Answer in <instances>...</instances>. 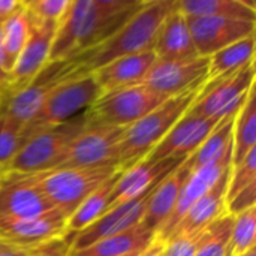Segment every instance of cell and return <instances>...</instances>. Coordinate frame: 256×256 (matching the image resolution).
<instances>
[{
  "label": "cell",
  "mask_w": 256,
  "mask_h": 256,
  "mask_svg": "<svg viewBox=\"0 0 256 256\" xmlns=\"http://www.w3.org/2000/svg\"><path fill=\"white\" fill-rule=\"evenodd\" d=\"M144 0H70L50 51L51 60L74 58L111 38Z\"/></svg>",
  "instance_id": "6da1fadb"
},
{
  "label": "cell",
  "mask_w": 256,
  "mask_h": 256,
  "mask_svg": "<svg viewBox=\"0 0 256 256\" xmlns=\"http://www.w3.org/2000/svg\"><path fill=\"white\" fill-rule=\"evenodd\" d=\"M177 0H152L144 4L105 42L74 57L84 74H93L104 64L126 56L153 51L158 32Z\"/></svg>",
  "instance_id": "7a4b0ae2"
},
{
  "label": "cell",
  "mask_w": 256,
  "mask_h": 256,
  "mask_svg": "<svg viewBox=\"0 0 256 256\" xmlns=\"http://www.w3.org/2000/svg\"><path fill=\"white\" fill-rule=\"evenodd\" d=\"M202 87L204 86L195 87L182 94L168 98L147 116L126 128L118 153L120 168L126 170L146 158L186 114Z\"/></svg>",
  "instance_id": "3957f363"
},
{
  "label": "cell",
  "mask_w": 256,
  "mask_h": 256,
  "mask_svg": "<svg viewBox=\"0 0 256 256\" xmlns=\"http://www.w3.org/2000/svg\"><path fill=\"white\" fill-rule=\"evenodd\" d=\"M90 124L88 110L66 123L45 128L32 135L4 171L39 174L56 170L75 138Z\"/></svg>",
  "instance_id": "277c9868"
},
{
  "label": "cell",
  "mask_w": 256,
  "mask_h": 256,
  "mask_svg": "<svg viewBox=\"0 0 256 256\" xmlns=\"http://www.w3.org/2000/svg\"><path fill=\"white\" fill-rule=\"evenodd\" d=\"M87 75L75 58L51 60L21 90L15 93L0 92V106L10 122L24 128L40 110L51 92L68 80Z\"/></svg>",
  "instance_id": "5b68a950"
},
{
  "label": "cell",
  "mask_w": 256,
  "mask_h": 256,
  "mask_svg": "<svg viewBox=\"0 0 256 256\" xmlns=\"http://www.w3.org/2000/svg\"><path fill=\"white\" fill-rule=\"evenodd\" d=\"M100 94L102 90L93 74L64 81L51 92L36 116L22 128L26 138L28 140L32 135L45 128L57 126L75 118L87 111Z\"/></svg>",
  "instance_id": "8992f818"
},
{
  "label": "cell",
  "mask_w": 256,
  "mask_h": 256,
  "mask_svg": "<svg viewBox=\"0 0 256 256\" xmlns=\"http://www.w3.org/2000/svg\"><path fill=\"white\" fill-rule=\"evenodd\" d=\"M120 170L116 164L76 170H52L39 172V184L51 206L69 218L92 192Z\"/></svg>",
  "instance_id": "52a82bcc"
},
{
  "label": "cell",
  "mask_w": 256,
  "mask_h": 256,
  "mask_svg": "<svg viewBox=\"0 0 256 256\" xmlns=\"http://www.w3.org/2000/svg\"><path fill=\"white\" fill-rule=\"evenodd\" d=\"M255 62H252L234 72L208 80L189 111L218 122L237 114L255 86Z\"/></svg>",
  "instance_id": "ba28073f"
},
{
  "label": "cell",
  "mask_w": 256,
  "mask_h": 256,
  "mask_svg": "<svg viewBox=\"0 0 256 256\" xmlns=\"http://www.w3.org/2000/svg\"><path fill=\"white\" fill-rule=\"evenodd\" d=\"M166 99L144 84L105 92L88 108L90 123L126 129Z\"/></svg>",
  "instance_id": "9c48e42d"
},
{
  "label": "cell",
  "mask_w": 256,
  "mask_h": 256,
  "mask_svg": "<svg viewBox=\"0 0 256 256\" xmlns=\"http://www.w3.org/2000/svg\"><path fill=\"white\" fill-rule=\"evenodd\" d=\"M54 210L45 196L39 174L0 172V225L40 216Z\"/></svg>",
  "instance_id": "30bf717a"
},
{
  "label": "cell",
  "mask_w": 256,
  "mask_h": 256,
  "mask_svg": "<svg viewBox=\"0 0 256 256\" xmlns=\"http://www.w3.org/2000/svg\"><path fill=\"white\" fill-rule=\"evenodd\" d=\"M123 135L124 128L90 123L87 129L70 144L63 160L56 170L92 168L110 164L118 165Z\"/></svg>",
  "instance_id": "8fae6325"
},
{
  "label": "cell",
  "mask_w": 256,
  "mask_h": 256,
  "mask_svg": "<svg viewBox=\"0 0 256 256\" xmlns=\"http://www.w3.org/2000/svg\"><path fill=\"white\" fill-rule=\"evenodd\" d=\"M208 57L201 56L188 60L156 58L141 84L165 98H172L204 86L208 81Z\"/></svg>",
  "instance_id": "7c38bea8"
},
{
  "label": "cell",
  "mask_w": 256,
  "mask_h": 256,
  "mask_svg": "<svg viewBox=\"0 0 256 256\" xmlns=\"http://www.w3.org/2000/svg\"><path fill=\"white\" fill-rule=\"evenodd\" d=\"M154 189L156 186L147 189L146 192H142L141 195L129 201H124L116 207L108 208L98 220H94L92 225H88L87 228H84L82 231L76 232L72 237L70 252L81 250L102 238L124 232L134 226L141 225L146 210H147L150 195L153 194Z\"/></svg>",
  "instance_id": "4fadbf2b"
},
{
  "label": "cell",
  "mask_w": 256,
  "mask_h": 256,
  "mask_svg": "<svg viewBox=\"0 0 256 256\" xmlns=\"http://www.w3.org/2000/svg\"><path fill=\"white\" fill-rule=\"evenodd\" d=\"M198 56L210 57L214 52L255 34L256 22L220 18V16H186Z\"/></svg>",
  "instance_id": "5bb4252c"
},
{
  "label": "cell",
  "mask_w": 256,
  "mask_h": 256,
  "mask_svg": "<svg viewBox=\"0 0 256 256\" xmlns=\"http://www.w3.org/2000/svg\"><path fill=\"white\" fill-rule=\"evenodd\" d=\"M218 124V120L196 116L188 110L186 114L172 126V129L146 158L152 162H159L171 158L188 159L206 141V138Z\"/></svg>",
  "instance_id": "9a60e30c"
},
{
  "label": "cell",
  "mask_w": 256,
  "mask_h": 256,
  "mask_svg": "<svg viewBox=\"0 0 256 256\" xmlns=\"http://www.w3.org/2000/svg\"><path fill=\"white\" fill-rule=\"evenodd\" d=\"M28 18V16H27ZM30 34L14 69L9 74L8 86L3 92L15 93L26 87L50 62V51L58 26L30 21Z\"/></svg>",
  "instance_id": "2e32d148"
},
{
  "label": "cell",
  "mask_w": 256,
  "mask_h": 256,
  "mask_svg": "<svg viewBox=\"0 0 256 256\" xmlns=\"http://www.w3.org/2000/svg\"><path fill=\"white\" fill-rule=\"evenodd\" d=\"M66 224L68 218L54 208L32 219L0 225V242L21 250H30L63 238L66 236Z\"/></svg>",
  "instance_id": "e0dca14e"
},
{
  "label": "cell",
  "mask_w": 256,
  "mask_h": 256,
  "mask_svg": "<svg viewBox=\"0 0 256 256\" xmlns=\"http://www.w3.org/2000/svg\"><path fill=\"white\" fill-rule=\"evenodd\" d=\"M232 165V150L230 153H226L222 159L208 164L194 172L189 174V177L186 178V182L182 186L176 208L171 214V218L168 219V222L165 224V226L158 232L156 240L159 242H166L172 231L176 230V226L180 224V220L184 218V214L189 212V208L206 194L208 192L216 182L220 178V176Z\"/></svg>",
  "instance_id": "ac0fdd59"
},
{
  "label": "cell",
  "mask_w": 256,
  "mask_h": 256,
  "mask_svg": "<svg viewBox=\"0 0 256 256\" xmlns=\"http://www.w3.org/2000/svg\"><path fill=\"white\" fill-rule=\"evenodd\" d=\"M186 159H164L159 162H152L142 158L135 165L122 171L114 190L111 194L110 207H116L124 201H129L150 188L158 186L168 174L176 171Z\"/></svg>",
  "instance_id": "d6986e66"
},
{
  "label": "cell",
  "mask_w": 256,
  "mask_h": 256,
  "mask_svg": "<svg viewBox=\"0 0 256 256\" xmlns=\"http://www.w3.org/2000/svg\"><path fill=\"white\" fill-rule=\"evenodd\" d=\"M158 60H188L198 57L188 18L177 6L164 20L153 48Z\"/></svg>",
  "instance_id": "ffe728a7"
},
{
  "label": "cell",
  "mask_w": 256,
  "mask_h": 256,
  "mask_svg": "<svg viewBox=\"0 0 256 256\" xmlns=\"http://www.w3.org/2000/svg\"><path fill=\"white\" fill-rule=\"evenodd\" d=\"M231 166L220 176L216 184L189 208V212L172 231L171 237L178 234H194L202 231L216 219L226 214V192Z\"/></svg>",
  "instance_id": "44dd1931"
},
{
  "label": "cell",
  "mask_w": 256,
  "mask_h": 256,
  "mask_svg": "<svg viewBox=\"0 0 256 256\" xmlns=\"http://www.w3.org/2000/svg\"><path fill=\"white\" fill-rule=\"evenodd\" d=\"M156 62L154 51H146L134 56L116 58L93 72V76L102 93L141 84L153 63Z\"/></svg>",
  "instance_id": "7402d4cb"
},
{
  "label": "cell",
  "mask_w": 256,
  "mask_h": 256,
  "mask_svg": "<svg viewBox=\"0 0 256 256\" xmlns=\"http://www.w3.org/2000/svg\"><path fill=\"white\" fill-rule=\"evenodd\" d=\"M189 174L190 172L188 171V168L182 164L176 171L168 174L156 186V189L150 195L147 210L141 222V225L146 230L158 236V232L165 226V224L168 222L176 208L182 186L189 177Z\"/></svg>",
  "instance_id": "603a6c76"
},
{
  "label": "cell",
  "mask_w": 256,
  "mask_h": 256,
  "mask_svg": "<svg viewBox=\"0 0 256 256\" xmlns=\"http://www.w3.org/2000/svg\"><path fill=\"white\" fill-rule=\"evenodd\" d=\"M156 236L142 225L134 226L124 232L102 238L81 250L70 252V256H124L146 250Z\"/></svg>",
  "instance_id": "cb8c5ba5"
},
{
  "label": "cell",
  "mask_w": 256,
  "mask_h": 256,
  "mask_svg": "<svg viewBox=\"0 0 256 256\" xmlns=\"http://www.w3.org/2000/svg\"><path fill=\"white\" fill-rule=\"evenodd\" d=\"M123 170H120L118 172H116L112 177H110L105 183H102L94 192H92L76 208L75 212L68 218V224H66V236L64 238L70 243L72 237L82 231L84 228H87L88 225H92L94 220H98L110 207V200H111V194L114 190V186L120 177Z\"/></svg>",
  "instance_id": "d4e9b609"
},
{
  "label": "cell",
  "mask_w": 256,
  "mask_h": 256,
  "mask_svg": "<svg viewBox=\"0 0 256 256\" xmlns=\"http://www.w3.org/2000/svg\"><path fill=\"white\" fill-rule=\"evenodd\" d=\"M234 117L236 114L220 120L219 124L213 129V132L206 138V141L195 150V153L183 162L189 172H194L208 164L222 159L226 153L232 150Z\"/></svg>",
  "instance_id": "484cf974"
},
{
  "label": "cell",
  "mask_w": 256,
  "mask_h": 256,
  "mask_svg": "<svg viewBox=\"0 0 256 256\" xmlns=\"http://www.w3.org/2000/svg\"><path fill=\"white\" fill-rule=\"evenodd\" d=\"M184 16H220L256 22V8L248 0H178Z\"/></svg>",
  "instance_id": "4316f807"
},
{
  "label": "cell",
  "mask_w": 256,
  "mask_h": 256,
  "mask_svg": "<svg viewBox=\"0 0 256 256\" xmlns=\"http://www.w3.org/2000/svg\"><path fill=\"white\" fill-rule=\"evenodd\" d=\"M255 86L250 88L244 104L234 117L232 128V165L242 162L246 154L256 148Z\"/></svg>",
  "instance_id": "83f0119b"
},
{
  "label": "cell",
  "mask_w": 256,
  "mask_h": 256,
  "mask_svg": "<svg viewBox=\"0 0 256 256\" xmlns=\"http://www.w3.org/2000/svg\"><path fill=\"white\" fill-rule=\"evenodd\" d=\"M30 34V22L24 8L10 15L6 21L2 22V48L4 58V69L9 74L14 69L21 51L24 50Z\"/></svg>",
  "instance_id": "f1b7e54d"
},
{
  "label": "cell",
  "mask_w": 256,
  "mask_h": 256,
  "mask_svg": "<svg viewBox=\"0 0 256 256\" xmlns=\"http://www.w3.org/2000/svg\"><path fill=\"white\" fill-rule=\"evenodd\" d=\"M208 80L234 72L255 62V34L248 36L208 57Z\"/></svg>",
  "instance_id": "f546056e"
},
{
  "label": "cell",
  "mask_w": 256,
  "mask_h": 256,
  "mask_svg": "<svg viewBox=\"0 0 256 256\" xmlns=\"http://www.w3.org/2000/svg\"><path fill=\"white\" fill-rule=\"evenodd\" d=\"M234 218L224 214L210 224L202 236L201 244L195 256H230L231 252V231Z\"/></svg>",
  "instance_id": "4dcf8cb0"
},
{
  "label": "cell",
  "mask_w": 256,
  "mask_h": 256,
  "mask_svg": "<svg viewBox=\"0 0 256 256\" xmlns=\"http://www.w3.org/2000/svg\"><path fill=\"white\" fill-rule=\"evenodd\" d=\"M231 231V256L246 254L255 248L256 242V207L232 216Z\"/></svg>",
  "instance_id": "1f68e13d"
},
{
  "label": "cell",
  "mask_w": 256,
  "mask_h": 256,
  "mask_svg": "<svg viewBox=\"0 0 256 256\" xmlns=\"http://www.w3.org/2000/svg\"><path fill=\"white\" fill-rule=\"evenodd\" d=\"M26 141L22 128L10 122L0 106V172L8 168Z\"/></svg>",
  "instance_id": "d6a6232c"
},
{
  "label": "cell",
  "mask_w": 256,
  "mask_h": 256,
  "mask_svg": "<svg viewBox=\"0 0 256 256\" xmlns=\"http://www.w3.org/2000/svg\"><path fill=\"white\" fill-rule=\"evenodd\" d=\"M70 6V0H28L22 2V8L33 22L58 26Z\"/></svg>",
  "instance_id": "836d02e7"
},
{
  "label": "cell",
  "mask_w": 256,
  "mask_h": 256,
  "mask_svg": "<svg viewBox=\"0 0 256 256\" xmlns=\"http://www.w3.org/2000/svg\"><path fill=\"white\" fill-rule=\"evenodd\" d=\"M252 183H256V148L250 150L242 162L231 166L226 200L232 198L237 192Z\"/></svg>",
  "instance_id": "e575fe53"
},
{
  "label": "cell",
  "mask_w": 256,
  "mask_h": 256,
  "mask_svg": "<svg viewBox=\"0 0 256 256\" xmlns=\"http://www.w3.org/2000/svg\"><path fill=\"white\" fill-rule=\"evenodd\" d=\"M206 230L194 234H178L170 237L164 242V256H195Z\"/></svg>",
  "instance_id": "d590c367"
},
{
  "label": "cell",
  "mask_w": 256,
  "mask_h": 256,
  "mask_svg": "<svg viewBox=\"0 0 256 256\" xmlns=\"http://www.w3.org/2000/svg\"><path fill=\"white\" fill-rule=\"evenodd\" d=\"M254 207H256V183L249 184L232 198L226 200V214L230 216H237Z\"/></svg>",
  "instance_id": "8d00e7d4"
},
{
  "label": "cell",
  "mask_w": 256,
  "mask_h": 256,
  "mask_svg": "<svg viewBox=\"0 0 256 256\" xmlns=\"http://www.w3.org/2000/svg\"><path fill=\"white\" fill-rule=\"evenodd\" d=\"M27 256H70V243L63 237L27 250Z\"/></svg>",
  "instance_id": "74e56055"
},
{
  "label": "cell",
  "mask_w": 256,
  "mask_h": 256,
  "mask_svg": "<svg viewBox=\"0 0 256 256\" xmlns=\"http://www.w3.org/2000/svg\"><path fill=\"white\" fill-rule=\"evenodd\" d=\"M22 8V2L18 0H0V22L6 21L10 15Z\"/></svg>",
  "instance_id": "f35d334b"
},
{
  "label": "cell",
  "mask_w": 256,
  "mask_h": 256,
  "mask_svg": "<svg viewBox=\"0 0 256 256\" xmlns=\"http://www.w3.org/2000/svg\"><path fill=\"white\" fill-rule=\"evenodd\" d=\"M140 256H164V242L154 238V242L146 250H142Z\"/></svg>",
  "instance_id": "ab89813d"
},
{
  "label": "cell",
  "mask_w": 256,
  "mask_h": 256,
  "mask_svg": "<svg viewBox=\"0 0 256 256\" xmlns=\"http://www.w3.org/2000/svg\"><path fill=\"white\" fill-rule=\"evenodd\" d=\"M0 256H27V250H21L16 248H12L6 243H3L0 249Z\"/></svg>",
  "instance_id": "60d3db41"
},
{
  "label": "cell",
  "mask_w": 256,
  "mask_h": 256,
  "mask_svg": "<svg viewBox=\"0 0 256 256\" xmlns=\"http://www.w3.org/2000/svg\"><path fill=\"white\" fill-rule=\"evenodd\" d=\"M238 256H256V248H254V249L248 250L246 254H243V255H238Z\"/></svg>",
  "instance_id": "b9f144b4"
},
{
  "label": "cell",
  "mask_w": 256,
  "mask_h": 256,
  "mask_svg": "<svg viewBox=\"0 0 256 256\" xmlns=\"http://www.w3.org/2000/svg\"><path fill=\"white\" fill-rule=\"evenodd\" d=\"M141 252H135V254H130V255H124V256H140Z\"/></svg>",
  "instance_id": "7bdbcfd3"
},
{
  "label": "cell",
  "mask_w": 256,
  "mask_h": 256,
  "mask_svg": "<svg viewBox=\"0 0 256 256\" xmlns=\"http://www.w3.org/2000/svg\"><path fill=\"white\" fill-rule=\"evenodd\" d=\"M2 246H3V242H0V249H2Z\"/></svg>",
  "instance_id": "ee69618b"
},
{
  "label": "cell",
  "mask_w": 256,
  "mask_h": 256,
  "mask_svg": "<svg viewBox=\"0 0 256 256\" xmlns=\"http://www.w3.org/2000/svg\"><path fill=\"white\" fill-rule=\"evenodd\" d=\"M230 256H231V255H230Z\"/></svg>",
  "instance_id": "f6af8a7d"
}]
</instances>
